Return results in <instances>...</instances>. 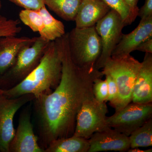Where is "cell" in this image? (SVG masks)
I'll return each instance as SVG.
<instances>
[{
  "label": "cell",
  "instance_id": "cell-1",
  "mask_svg": "<svg viewBox=\"0 0 152 152\" xmlns=\"http://www.w3.org/2000/svg\"><path fill=\"white\" fill-rule=\"evenodd\" d=\"M62 56L61 80L54 91L35 97L41 138L51 142L74 134L77 115L84 103L94 96L93 86L102 77L97 69L88 71L75 64L69 48L68 33L57 39Z\"/></svg>",
  "mask_w": 152,
  "mask_h": 152
},
{
  "label": "cell",
  "instance_id": "cell-2",
  "mask_svg": "<svg viewBox=\"0 0 152 152\" xmlns=\"http://www.w3.org/2000/svg\"><path fill=\"white\" fill-rule=\"evenodd\" d=\"M62 56L58 42L51 41L38 65L25 78L2 94L15 98L31 94L35 97L52 92L59 83L61 76Z\"/></svg>",
  "mask_w": 152,
  "mask_h": 152
},
{
  "label": "cell",
  "instance_id": "cell-3",
  "mask_svg": "<svg viewBox=\"0 0 152 152\" xmlns=\"http://www.w3.org/2000/svg\"><path fill=\"white\" fill-rule=\"evenodd\" d=\"M141 65V62L129 55L120 58H111L102 68L103 75H110L116 83L118 97L110 105L115 111L132 102L134 86Z\"/></svg>",
  "mask_w": 152,
  "mask_h": 152
},
{
  "label": "cell",
  "instance_id": "cell-4",
  "mask_svg": "<svg viewBox=\"0 0 152 152\" xmlns=\"http://www.w3.org/2000/svg\"><path fill=\"white\" fill-rule=\"evenodd\" d=\"M71 57L80 68L88 71L97 69L96 63L102 50L100 37L95 26L73 29L68 33Z\"/></svg>",
  "mask_w": 152,
  "mask_h": 152
},
{
  "label": "cell",
  "instance_id": "cell-5",
  "mask_svg": "<svg viewBox=\"0 0 152 152\" xmlns=\"http://www.w3.org/2000/svg\"><path fill=\"white\" fill-rule=\"evenodd\" d=\"M106 103L98 102L94 96L86 101L77 115L73 135L88 140L94 133L110 127L106 121L108 108Z\"/></svg>",
  "mask_w": 152,
  "mask_h": 152
},
{
  "label": "cell",
  "instance_id": "cell-6",
  "mask_svg": "<svg viewBox=\"0 0 152 152\" xmlns=\"http://www.w3.org/2000/svg\"><path fill=\"white\" fill-rule=\"evenodd\" d=\"M125 26L126 25L121 17L113 10L95 25L102 44L100 56L95 66L97 69L100 70L102 69L111 58L113 51L122 37V30Z\"/></svg>",
  "mask_w": 152,
  "mask_h": 152
},
{
  "label": "cell",
  "instance_id": "cell-7",
  "mask_svg": "<svg viewBox=\"0 0 152 152\" xmlns=\"http://www.w3.org/2000/svg\"><path fill=\"white\" fill-rule=\"evenodd\" d=\"M152 118V103H135L131 102L119 110L107 117L110 127L128 136Z\"/></svg>",
  "mask_w": 152,
  "mask_h": 152
},
{
  "label": "cell",
  "instance_id": "cell-8",
  "mask_svg": "<svg viewBox=\"0 0 152 152\" xmlns=\"http://www.w3.org/2000/svg\"><path fill=\"white\" fill-rule=\"evenodd\" d=\"M28 94L15 98L0 95V151L10 152V145L15 135L14 116L24 105L34 99Z\"/></svg>",
  "mask_w": 152,
  "mask_h": 152
},
{
  "label": "cell",
  "instance_id": "cell-9",
  "mask_svg": "<svg viewBox=\"0 0 152 152\" xmlns=\"http://www.w3.org/2000/svg\"><path fill=\"white\" fill-rule=\"evenodd\" d=\"M50 42L37 37L35 41L21 50L15 62L10 69L8 76L20 82L38 65Z\"/></svg>",
  "mask_w": 152,
  "mask_h": 152
},
{
  "label": "cell",
  "instance_id": "cell-10",
  "mask_svg": "<svg viewBox=\"0 0 152 152\" xmlns=\"http://www.w3.org/2000/svg\"><path fill=\"white\" fill-rule=\"evenodd\" d=\"M33 128L29 112L26 110L20 116L18 126L10 144V152H45L38 144Z\"/></svg>",
  "mask_w": 152,
  "mask_h": 152
},
{
  "label": "cell",
  "instance_id": "cell-11",
  "mask_svg": "<svg viewBox=\"0 0 152 152\" xmlns=\"http://www.w3.org/2000/svg\"><path fill=\"white\" fill-rule=\"evenodd\" d=\"M88 141V152H124L130 148L129 137L110 127L94 133Z\"/></svg>",
  "mask_w": 152,
  "mask_h": 152
},
{
  "label": "cell",
  "instance_id": "cell-12",
  "mask_svg": "<svg viewBox=\"0 0 152 152\" xmlns=\"http://www.w3.org/2000/svg\"><path fill=\"white\" fill-rule=\"evenodd\" d=\"M152 38V16L141 19L138 26L132 31L123 34L118 43L114 49L112 58H120L130 55L144 41Z\"/></svg>",
  "mask_w": 152,
  "mask_h": 152
},
{
  "label": "cell",
  "instance_id": "cell-13",
  "mask_svg": "<svg viewBox=\"0 0 152 152\" xmlns=\"http://www.w3.org/2000/svg\"><path fill=\"white\" fill-rule=\"evenodd\" d=\"M132 102L152 103V53H145L133 89Z\"/></svg>",
  "mask_w": 152,
  "mask_h": 152
},
{
  "label": "cell",
  "instance_id": "cell-14",
  "mask_svg": "<svg viewBox=\"0 0 152 152\" xmlns=\"http://www.w3.org/2000/svg\"><path fill=\"white\" fill-rule=\"evenodd\" d=\"M37 37L9 36L0 38V75L14 65L21 50L33 44Z\"/></svg>",
  "mask_w": 152,
  "mask_h": 152
},
{
  "label": "cell",
  "instance_id": "cell-15",
  "mask_svg": "<svg viewBox=\"0 0 152 152\" xmlns=\"http://www.w3.org/2000/svg\"><path fill=\"white\" fill-rule=\"evenodd\" d=\"M111 10L103 0H82L75 19L76 27L95 26Z\"/></svg>",
  "mask_w": 152,
  "mask_h": 152
},
{
  "label": "cell",
  "instance_id": "cell-16",
  "mask_svg": "<svg viewBox=\"0 0 152 152\" xmlns=\"http://www.w3.org/2000/svg\"><path fill=\"white\" fill-rule=\"evenodd\" d=\"M89 147L88 139L72 135L53 141L44 151L45 152H88Z\"/></svg>",
  "mask_w": 152,
  "mask_h": 152
},
{
  "label": "cell",
  "instance_id": "cell-17",
  "mask_svg": "<svg viewBox=\"0 0 152 152\" xmlns=\"http://www.w3.org/2000/svg\"><path fill=\"white\" fill-rule=\"evenodd\" d=\"M43 19L44 27L39 33L41 38L51 42L61 37L66 34L62 22L55 18L47 10L45 5L39 10Z\"/></svg>",
  "mask_w": 152,
  "mask_h": 152
},
{
  "label": "cell",
  "instance_id": "cell-18",
  "mask_svg": "<svg viewBox=\"0 0 152 152\" xmlns=\"http://www.w3.org/2000/svg\"><path fill=\"white\" fill-rule=\"evenodd\" d=\"M82 1L44 0V2L45 5L64 20L75 21Z\"/></svg>",
  "mask_w": 152,
  "mask_h": 152
},
{
  "label": "cell",
  "instance_id": "cell-19",
  "mask_svg": "<svg viewBox=\"0 0 152 152\" xmlns=\"http://www.w3.org/2000/svg\"><path fill=\"white\" fill-rule=\"evenodd\" d=\"M131 148L152 146V118L129 136Z\"/></svg>",
  "mask_w": 152,
  "mask_h": 152
},
{
  "label": "cell",
  "instance_id": "cell-20",
  "mask_svg": "<svg viewBox=\"0 0 152 152\" xmlns=\"http://www.w3.org/2000/svg\"><path fill=\"white\" fill-rule=\"evenodd\" d=\"M20 20L34 32L40 33L44 27L43 19L39 10L24 9L19 14Z\"/></svg>",
  "mask_w": 152,
  "mask_h": 152
},
{
  "label": "cell",
  "instance_id": "cell-21",
  "mask_svg": "<svg viewBox=\"0 0 152 152\" xmlns=\"http://www.w3.org/2000/svg\"><path fill=\"white\" fill-rule=\"evenodd\" d=\"M111 10L118 13L126 26L130 25L135 19L131 12L130 9L124 0H103Z\"/></svg>",
  "mask_w": 152,
  "mask_h": 152
},
{
  "label": "cell",
  "instance_id": "cell-22",
  "mask_svg": "<svg viewBox=\"0 0 152 152\" xmlns=\"http://www.w3.org/2000/svg\"><path fill=\"white\" fill-rule=\"evenodd\" d=\"M19 24L18 20L9 19L0 15V38L16 36L22 30Z\"/></svg>",
  "mask_w": 152,
  "mask_h": 152
},
{
  "label": "cell",
  "instance_id": "cell-23",
  "mask_svg": "<svg viewBox=\"0 0 152 152\" xmlns=\"http://www.w3.org/2000/svg\"><path fill=\"white\" fill-rule=\"evenodd\" d=\"M97 78L94 81L93 92L95 99L100 102H106L108 96L107 84L106 80Z\"/></svg>",
  "mask_w": 152,
  "mask_h": 152
},
{
  "label": "cell",
  "instance_id": "cell-24",
  "mask_svg": "<svg viewBox=\"0 0 152 152\" xmlns=\"http://www.w3.org/2000/svg\"><path fill=\"white\" fill-rule=\"evenodd\" d=\"M11 2L26 10H39L45 6L44 0H9Z\"/></svg>",
  "mask_w": 152,
  "mask_h": 152
},
{
  "label": "cell",
  "instance_id": "cell-25",
  "mask_svg": "<svg viewBox=\"0 0 152 152\" xmlns=\"http://www.w3.org/2000/svg\"><path fill=\"white\" fill-rule=\"evenodd\" d=\"M104 76H105V80L107 84L108 96L107 102H109L111 105L115 102L118 97V87L115 80L111 76L108 74H106Z\"/></svg>",
  "mask_w": 152,
  "mask_h": 152
},
{
  "label": "cell",
  "instance_id": "cell-26",
  "mask_svg": "<svg viewBox=\"0 0 152 152\" xmlns=\"http://www.w3.org/2000/svg\"><path fill=\"white\" fill-rule=\"evenodd\" d=\"M138 16L141 19L152 16V0H145L144 4L139 9Z\"/></svg>",
  "mask_w": 152,
  "mask_h": 152
},
{
  "label": "cell",
  "instance_id": "cell-27",
  "mask_svg": "<svg viewBox=\"0 0 152 152\" xmlns=\"http://www.w3.org/2000/svg\"><path fill=\"white\" fill-rule=\"evenodd\" d=\"M136 50L152 53V38L146 40L137 47Z\"/></svg>",
  "mask_w": 152,
  "mask_h": 152
},
{
  "label": "cell",
  "instance_id": "cell-28",
  "mask_svg": "<svg viewBox=\"0 0 152 152\" xmlns=\"http://www.w3.org/2000/svg\"><path fill=\"white\" fill-rule=\"evenodd\" d=\"M129 7L133 16L136 19L138 14L139 8L138 7L139 0H124Z\"/></svg>",
  "mask_w": 152,
  "mask_h": 152
},
{
  "label": "cell",
  "instance_id": "cell-29",
  "mask_svg": "<svg viewBox=\"0 0 152 152\" xmlns=\"http://www.w3.org/2000/svg\"><path fill=\"white\" fill-rule=\"evenodd\" d=\"M127 152H152V148L149 149L147 150H142L138 148H130L128 150Z\"/></svg>",
  "mask_w": 152,
  "mask_h": 152
},
{
  "label": "cell",
  "instance_id": "cell-30",
  "mask_svg": "<svg viewBox=\"0 0 152 152\" xmlns=\"http://www.w3.org/2000/svg\"><path fill=\"white\" fill-rule=\"evenodd\" d=\"M1 8H2L1 1V0H0V11H1Z\"/></svg>",
  "mask_w": 152,
  "mask_h": 152
},
{
  "label": "cell",
  "instance_id": "cell-31",
  "mask_svg": "<svg viewBox=\"0 0 152 152\" xmlns=\"http://www.w3.org/2000/svg\"><path fill=\"white\" fill-rule=\"evenodd\" d=\"M2 90L0 89V95L1 94H2Z\"/></svg>",
  "mask_w": 152,
  "mask_h": 152
}]
</instances>
